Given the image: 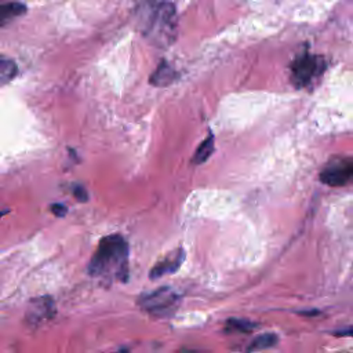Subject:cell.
Returning a JSON list of instances; mask_svg holds the SVG:
<instances>
[{"mask_svg": "<svg viewBox=\"0 0 353 353\" xmlns=\"http://www.w3.org/2000/svg\"><path fill=\"white\" fill-rule=\"evenodd\" d=\"M134 18L142 36L154 46L167 47L176 37V10L170 0H137Z\"/></svg>", "mask_w": 353, "mask_h": 353, "instance_id": "1", "label": "cell"}, {"mask_svg": "<svg viewBox=\"0 0 353 353\" xmlns=\"http://www.w3.org/2000/svg\"><path fill=\"white\" fill-rule=\"evenodd\" d=\"M128 252V243L121 234L105 236L99 240L88 261L87 270L92 277H98L105 283H125L130 273Z\"/></svg>", "mask_w": 353, "mask_h": 353, "instance_id": "2", "label": "cell"}, {"mask_svg": "<svg viewBox=\"0 0 353 353\" xmlns=\"http://www.w3.org/2000/svg\"><path fill=\"white\" fill-rule=\"evenodd\" d=\"M181 302L179 294L171 287H160L139 296V306L156 317H165L172 314Z\"/></svg>", "mask_w": 353, "mask_h": 353, "instance_id": "3", "label": "cell"}, {"mask_svg": "<svg viewBox=\"0 0 353 353\" xmlns=\"http://www.w3.org/2000/svg\"><path fill=\"white\" fill-rule=\"evenodd\" d=\"M325 69V61L309 52L298 55L291 63V83L296 88H303L312 84Z\"/></svg>", "mask_w": 353, "mask_h": 353, "instance_id": "4", "label": "cell"}, {"mask_svg": "<svg viewBox=\"0 0 353 353\" xmlns=\"http://www.w3.org/2000/svg\"><path fill=\"white\" fill-rule=\"evenodd\" d=\"M320 181L328 186H343L353 181V160H331L320 172Z\"/></svg>", "mask_w": 353, "mask_h": 353, "instance_id": "5", "label": "cell"}, {"mask_svg": "<svg viewBox=\"0 0 353 353\" xmlns=\"http://www.w3.org/2000/svg\"><path fill=\"white\" fill-rule=\"evenodd\" d=\"M55 314V305L50 296H37L29 302L26 309V321L32 325H40L52 319Z\"/></svg>", "mask_w": 353, "mask_h": 353, "instance_id": "6", "label": "cell"}, {"mask_svg": "<svg viewBox=\"0 0 353 353\" xmlns=\"http://www.w3.org/2000/svg\"><path fill=\"white\" fill-rule=\"evenodd\" d=\"M183 261H185V252L182 248H176V250L168 252L163 259L156 262L153 265V268L150 269V272H149L150 280H156L165 274L175 273L176 270H179Z\"/></svg>", "mask_w": 353, "mask_h": 353, "instance_id": "7", "label": "cell"}, {"mask_svg": "<svg viewBox=\"0 0 353 353\" xmlns=\"http://www.w3.org/2000/svg\"><path fill=\"white\" fill-rule=\"evenodd\" d=\"M175 77H176L175 69L165 59H163L156 68V70L152 73L149 81L152 85L165 87V85H170L175 80Z\"/></svg>", "mask_w": 353, "mask_h": 353, "instance_id": "8", "label": "cell"}, {"mask_svg": "<svg viewBox=\"0 0 353 353\" xmlns=\"http://www.w3.org/2000/svg\"><path fill=\"white\" fill-rule=\"evenodd\" d=\"M279 338L276 334L273 332H263V334H259L256 335L251 343L248 345L247 347V353H254V352H259V350H263V349H269V347H273L276 343H277Z\"/></svg>", "mask_w": 353, "mask_h": 353, "instance_id": "9", "label": "cell"}, {"mask_svg": "<svg viewBox=\"0 0 353 353\" xmlns=\"http://www.w3.org/2000/svg\"><path fill=\"white\" fill-rule=\"evenodd\" d=\"M26 11V7L23 3L19 1H10L3 4L1 12H0V23L6 25L8 21H11L15 17L22 15Z\"/></svg>", "mask_w": 353, "mask_h": 353, "instance_id": "10", "label": "cell"}, {"mask_svg": "<svg viewBox=\"0 0 353 353\" xmlns=\"http://www.w3.org/2000/svg\"><path fill=\"white\" fill-rule=\"evenodd\" d=\"M214 137L208 135L196 149L193 157H192V163L193 164H201L204 161H207V159L214 153Z\"/></svg>", "mask_w": 353, "mask_h": 353, "instance_id": "11", "label": "cell"}, {"mask_svg": "<svg viewBox=\"0 0 353 353\" xmlns=\"http://www.w3.org/2000/svg\"><path fill=\"white\" fill-rule=\"evenodd\" d=\"M255 328H256L255 323L247 319H236V317L228 319L223 327L226 332H251Z\"/></svg>", "mask_w": 353, "mask_h": 353, "instance_id": "12", "label": "cell"}, {"mask_svg": "<svg viewBox=\"0 0 353 353\" xmlns=\"http://www.w3.org/2000/svg\"><path fill=\"white\" fill-rule=\"evenodd\" d=\"M17 72H18L17 63L10 58L3 57L0 61V83L3 85L10 83L17 76Z\"/></svg>", "mask_w": 353, "mask_h": 353, "instance_id": "13", "label": "cell"}, {"mask_svg": "<svg viewBox=\"0 0 353 353\" xmlns=\"http://www.w3.org/2000/svg\"><path fill=\"white\" fill-rule=\"evenodd\" d=\"M72 192H73V196L76 197V200H77V201L84 203V201H87V200H88V193H87V190H85L81 185H74Z\"/></svg>", "mask_w": 353, "mask_h": 353, "instance_id": "14", "label": "cell"}, {"mask_svg": "<svg viewBox=\"0 0 353 353\" xmlns=\"http://www.w3.org/2000/svg\"><path fill=\"white\" fill-rule=\"evenodd\" d=\"M51 211L57 216H63L68 212V208L63 204H61V203H55V204L51 205Z\"/></svg>", "mask_w": 353, "mask_h": 353, "instance_id": "15", "label": "cell"}, {"mask_svg": "<svg viewBox=\"0 0 353 353\" xmlns=\"http://www.w3.org/2000/svg\"><path fill=\"white\" fill-rule=\"evenodd\" d=\"M336 336H353V325L347 327V328H342L334 332Z\"/></svg>", "mask_w": 353, "mask_h": 353, "instance_id": "16", "label": "cell"}, {"mask_svg": "<svg viewBox=\"0 0 353 353\" xmlns=\"http://www.w3.org/2000/svg\"><path fill=\"white\" fill-rule=\"evenodd\" d=\"M181 353H205V352L199 350V349H183Z\"/></svg>", "mask_w": 353, "mask_h": 353, "instance_id": "17", "label": "cell"}, {"mask_svg": "<svg viewBox=\"0 0 353 353\" xmlns=\"http://www.w3.org/2000/svg\"><path fill=\"white\" fill-rule=\"evenodd\" d=\"M117 353H128L127 350H120V352H117Z\"/></svg>", "mask_w": 353, "mask_h": 353, "instance_id": "18", "label": "cell"}]
</instances>
